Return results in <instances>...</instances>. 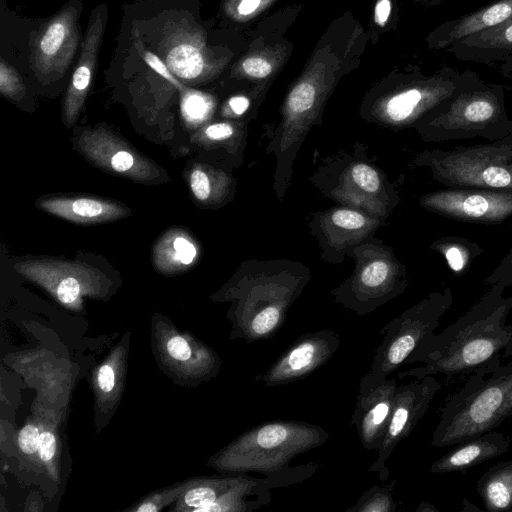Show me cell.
Here are the masks:
<instances>
[{"instance_id": "6da1fadb", "label": "cell", "mask_w": 512, "mask_h": 512, "mask_svg": "<svg viewBox=\"0 0 512 512\" xmlns=\"http://www.w3.org/2000/svg\"><path fill=\"white\" fill-rule=\"evenodd\" d=\"M492 284L455 322L443 331L428 336L409 355L404 364L423 365L399 373L400 378L443 374L447 377L470 375L482 368L500 364V353L512 339V294Z\"/></svg>"}, {"instance_id": "7a4b0ae2", "label": "cell", "mask_w": 512, "mask_h": 512, "mask_svg": "<svg viewBox=\"0 0 512 512\" xmlns=\"http://www.w3.org/2000/svg\"><path fill=\"white\" fill-rule=\"evenodd\" d=\"M310 278L309 267L300 261H243L222 291V297L232 303V335L247 343L273 337Z\"/></svg>"}, {"instance_id": "3957f363", "label": "cell", "mask_w": 512, "mask_h": 512, "mask_svg": "<svg viewBox=\"0 0 512 512\" xmlns=\"http://www.w3.org/2000/svg\"><path fill=\"white\" fill-rule=\"evenodd\" d=\"M413 129L425 142L442 143L476 137L489 142L502 139L512 133L505 87L485 82L469 70L462 88L416 122Z\"/></svg>"}, {"instance_id": "277c9868", "label": "cell", "mask_w": 512, "mask_h": 512, "mask_svg": "<svg viewBox=\"0 0 512 512\" xmlns=\"http://www.w3.org/2000/svg\"><path fill=\"white\" fill-rule=\"evenodd\" d=\"M512 416V361L470 374L446 402L431 437L437 448L494 430Z\"/></svg>"}, {"instance_id": "5b68a950", "label": "cell", "mask_w": 512, "mask_h": 512, "mask_svg": "<svg viewBox=\"0 0 512 512\" xmlns=\"http://www.w3.org/2000/svg\"><path fill=\"white\" fill-rule=\"evenodd\" d=\"M309 180L337 204L385 220L401 201L395 183L372 161L362 143L324 158Z\"/></svg>"}, {"instance_id": "8992f818", "label": "cell", "mask_w": 512, "mask_h": 512, "mask_svg": "<svg viewBox=\"0 0 512 512\" xmlns=\"http://www.w3.org/2000/svg\"><path fill=\"white\" fill-rule=\"evenodd\" d=\"M329 433L321 426L296 420H274L259 424L232 441L213 460L218 469L230 473H280L300 454L324 444Z\"/></svg>"}, {"instance_id": "52a82bcc", "label": "cell", "mask_w": 512, "mask_h": 512, "mask_svg": "<svg viewBox=\"0 0 512 512\" xmlns=\"http://www.w3.org/2000/svg\"><path fill=\"white\" fill-rule=\"evenodd\" d=\"M447 188L512 192V133L485 144L426 149L411 160Z\"/></svg>"}, {"instance_id": "ba28073f", "label": "cell", "mask_w": 512, "mask_h": 512, "mask_svg": "<svg viewBox=\"0 0 512 512\" xmlns=\"http://www.w3.org/2000/svg\"><path fill=\"white\" fill-rule=\"evenodd\" d=\"M348 256L355 261L354 269L331 290V296L356 315L374 312L408 287L407 267L382 240L372 236L354 247Z\"/></svg>"}, {"instance_id": "9c48e42d", "label": "cell", "mask_w": 512, "mask_h": 512, "mask_svg": "<svg viewBox=\"0 0 512 512\" xmlns=\"http://www.w3.org/2000/svg\"><path fill=\"white\" fill-rule=\"evenodd\" d=\"M468 74L469 69L458 71L449 66L431 75L414 74L368 100L361 108V116L392 131L413 128L421 118L452 98L465 84Z\"/></svg>"}, {"instance_id": "30bf717a", "label": "cell", "mask_w": 512, "mask_h": 512, "mask_svg": "<svg viewBox=\"0 0 512 512\" xmlns=\"http://www.w3.org/2000/svg\"><path fill=\"white\" fill-rule=\"evenodd\" d=\"M453 301L452 289L447 286L431 292L388 322L380 331L382 340L375 350L369 372L389 377L424 339L435 333Z\"/></svg>"}, {"instance_id": "8fae6325", "label": "cell", "mask_w": 512, "mask_h": 512, "mask_svg": "<svg viewBox=\"0 0 512 512\" xmlns=\"http://www.w3.org/2000/svg\"><path fill=\"white\" fill-rule=\"evenodd\" d=\"M76 145L90 163L105 172L148 185L169 180L155 162L102 125L83 129Z\"/></svg>"}, {"instance_id": "7c38bea8", "label": "cell", "mask_w": 512, "mask_h": 512, "mask_svg": "<svg viewBox=\"0 0 512 512\" xmlns=\"http://www.w3.org/2000/svg\"><path fill=\"white\" fill-rule=\"evenodd\" d=\"M387 220L338 204L309 214L308 228L322 261L340 264L356 246L374 236Z\"/></svg>"}, {"instance_id": "4fadbf2b", "label": "cell", "mask_w": 512, "mask_h": 512, "mask_svg": "<svg viewBox=\"0 0 512 512\" xmlns=\"http://www.w3.org/2000/svg\"><path fill=\"white\" fill-rule=\"evenodd\" d=\"M14 269L48 290L66 306L77 305L84 294H102L109 284L107 277L98 268L80 261L29 259L16 262Z\"/></svg>"}, {"instance_id": "5bb4252c", "label": "cell", "mask_w": 512, "mask_h": 512, "mask_svg": "<svg viewBox=\"0 0 512 512\" xmlns=\"http://www.w3.org/2000/svg\"><path fill=\"white\" fill-rule=\"evenodd\" d=\"M80 10L81 4L71 1L35 34L30 64L42 83L61 79L70 66L80 42Z\"/></svg>"}, {"instance_id": "9a60e30c", "label": "cell", "mask_w": 512, "mask_h": 512, "mask_svg": "<svg viewBox=\"0 0 512 512\" xmlns=\"http://www.w3.org/2000/svg\"><path fill=\"white\" fill-rule=\"evenodd\" d=\"M419 205L437 215L476 224H499L512 217V192L446 188L422 195Z\"/></svg>"}, {"instance_id": "2e32d148", "label": "cell", "mask_w": 512, "mask_h": 512, "mask_svg": "<svg viewBox=\"0 0 512 512\" xmlns=\"http://www.w3.org/2000/svg\"><path fill=\"white\" fill-rule=\"evenodd\" d=\"M440 389L441 384L434 376L397 386L393 411L369 472L377 473L383 481L387 479L389 471L385 466L386 460L396 446L411 434Z\"/></svg>"}, {"instance_id": "e0dca14e", "label": "cell", "mask_w": 512, "mask_h": 512, "mask_svg": "<svg viewBox=\"0 0 512 512\" xmlns=\"http://www.w3.org/2000/svg\"><path fill=\"white\" fill-rule=\"evenodd\" d=\"M340 341V335L329 329L303 334L255 380L266 387L301 380L324 366L336 353Z\"/></svg>"}, {"instance_id": "ac0fdd59", "label": "cell", "mask_w": 512, "mask_h": 512, "mask_svg": "<svg viewBox=\"0 0 512 512\" xmlns=\"http://www.w3.org/2000/svg\"><path fill=\"white\" fill-rule=\"evenodd\" d=\"M396 378L364 374L359 383L351 425L362 447L378 450L388 426L397 389Z\"/></svg>"}, {"instance_id": "d6986e66", "label": "cell", "mask_w": 512, "mask_h": 512, "mask_svg": "<svg viewBox=\"0 0 512 512\" xmlns=\"http://www.w3.org/2000/svg\"><path fill=\"white\" fill-rule=\"evenodd\" d=\"M106 21V4H100L90 14L89 25L81 44L80 56L64 96L62 120L67 128L72 127L78 120L88 96L97 66Z\"/></svg>"}, {"instance_id": "ffe728a7", "label": "cell", "mask_w": 512, "mask_h": 512, "mask_svg": "<svg viewBox=\"0 0 512 512\" xmlns=\"http://www.w3.org/2000/svg\"><path fill=\"white\" fill-rule=\"evenodd\" d=\"M164 63L178 78L199 82L213 76L217 65L211 61L204 41L182 26L173 29L163 42Z\"/></svg>"}, {"instance_id": "44dd1931", "label": "cell", "mask_w": 512, "mask_h": 512, "mask_svg": "<svg viewBox=\"0 0 512 512\" xmlns=\"http://www.w3.org/2000/svg\"><path fill=\"white\" fill-rule=\"evenodd\" d=\"M36 206L46 213L76 224H100L131 214L122 203L94 196L53 195L39 198Z\"/></svg>"}, {"instance_id": "7402d4cb", "label": "cell", "mask_w": 512, "mask_h": 512, "mask_svg": "<svg viewBox=\"0 0 512 512\" xmlns=\"http://www.w3.org/2000/svg\"><path fill=\"white\" fill-rule=\"evenodd\" d=\"M512 17V0H496L458 18L443 22L427 38L431 49H448L478 32L496 27Z\"/></svg>"}, {"instance_id": "603a6c76", "label": "cell", "mask_w": 512, "mask_h": 512, "mask_svg": "<svg viewBox=\"0 0 512 512\" xmlns=\"http://www.w3.org/2000/svg\"><path fill=\"white\" fill-rule=\"evenodd\" d=\"M511 439L491 430L455 445L436 460L430 468L434 474L465 473L469 469L494 459L510 449Z\"/></svg>"}, {"instance_id": "cb8c5ba5", "label": "cell", "mask_w": 512, "mask_h": 512, "mask_svg": "<svg viewBox=\"0 0 512 512\" xmlns=\"http://www.w3.org/2000/svg\"><path fill=\"white\" fill-rule=\"evenodd\" d=\"M446 50L462 61L483 65L512 64V17L496 27L474 33Z\"/></svg>"}, {"instance_id": "d4e9b609", "label": "cell", "mask_w": 512, "mask_h": 512, "mask_svg": "<svg viewBox=\"0 0 512 512\" xmlns=\"http://www.w3.org/2000/svg\"><path fill=\"white\" fill-rule=\"evenodd\" d=\"M186 179L193 199L202 207L218 208L235 197L237 181L226 169L194 163Z\"/></svg>"}, {"instance_id": "484cf974", "label": "cell", "mask_w": 512, "mask_h": 512, "mask_svg": "<svg viewBox=\"0 0 512 512\" xmlns=\"http://www.w3.org/2000/svg\"><path fill=\"white\" fill-rule=\"evenodd\" d=\"M200 245L185 229L173 227L166 230L155 242L152 261L163 274H175L188 270L199 260Z\"/></svg>"}, {"instance_id": "4316f807", "label": "cell", "mask_w": 512, "mask_h": 512, "mask_svg": "<svg viewBox=\"0 0 512 512\" xmlns=\"http://www.w3.org/2000/svg\"><path fill=\"white\" fill-rule=\"evenodd\" d=\"M247 122L223 120L207 123L191 136V142L206 150H223L233 167L244 161L247 144Z\"/></svg>"}, {"instance_id": "83f0119b", "label": "cell", "mask_w": 512, "mask_h": 512, "mask_svg": "<svg viewBox=\"0 0 512 512\" xmlns=\"http://www.w3.org/2000/svg\"><path fill=\"white\" fill-rule=\"evenodd\" d=\"M476 489L485 511H512V460L491 466L478 479Z\"/></svg>"}, {"instance_id": "f1b7e54d", "label": "cell", "mask_w": 512, "mask_h": 512, "mask_svg": "<svg viewBox=\"0 0 512 512\" xmlns=\"http://www.w3.org/2000/svg\"><path fill=\"white\" fill-rule=\"evenodd\" d=\"M241 475L242 473H237L232 477L188 481L186 488L178 497L174 510L203 512L235 485Z\"/></svg>"}, {"instance_id": "f546056e", "label": "cell", "mask_w": 512, "mask_h": 512, "mask_svg": "<svg viewBox=\"0 0 512 512\" xmlns=\"http://www.w3.org/2000/svg\"><path fill=\"white\" fill-rule=\"evenodd\" d=\"M430 248L443 255L454 272H462L481 255L482 248L460 236H444L430 244Z\"/></svg>"}, {"instance_id": "4dcf8cb0", "label": "cell", "mask_w": 512, "mask_h": 512, "mask_svg": "<svg viewBox=\"0 0 512 512\" xmlns=\"http://www.w3.org/2000/svg\"><path fill=\"white\" fill-rule=\"evenodd\" d=\"M216 108L215 98L205 92L184 87L180 91V112L189 129H199L210 121Z\"/></svg>"}, {"instance_id": "1f68e13d", "label": "cell", "mask_w": 512, "mask_h": 512, "mask_svg": "<svg viewBox=\"0 0 512 512\" xmlns=\"http://www.w3.org/2000/svg\"><path fill=\"white\" fill-rule=\"evenodd\" d=\"M374 485L366 490L360 499L347 512H394L396 502L392 496V487Z\"/></svg>"}, {"instance_id": "d6a6232c", "label": "cell", "mask_w": 512, "mask_h": 512, "mask_svg": "<svg viewBox=\"0 0 512 512\" xmlns=\"http://www.w3.org/2000/svg\"><path fill=\"white\" fill-rule=\"evenodd\" d=\"M275 69V60L268 54L259 52L243 58L236 72L247 79L263 80L268 78Z\"/></svg>"}, {"instance_id": "836d02e7", "label": "cell", "mask_w": 512, "mask_h": 512, "mask_svg": "<svg viewBox=\"0 0 512 512\" xmlns=\"http://www.w3.org/2000/svg\"><path fill=\"white\" fill-rule=\"evenodd\" d=\"M0 92L11 100H20L25 94V86L18 72L3 59L0 61Z\"/></svg>"}, {"instance_id": "e575fe53", "label": "cell", "mask_w": 512, "mask_h": 512, "mask_svg": "<svg viewBox=\"0 0 512 512\" xmlns=\"http://www.w3.org/2000/svg\"><path fill=\"white\" fill-rule=\"evenodd\" d=\"M273 0H225L226 14L237 21L247 20L265 9Z\"/></svg>"}, {"instance_id": "d590c367", "label": "cell", "mask_w": 512, "mask_h": 512, "mask_svg": "<svg viewBox=\"0 0 512 512\" xmlns=\"http://www.w3.org/2000/svg\"><path fill=\"white\" fill-rule=\"evenodd\" d=\"M187 486V482L180 484L171 489L163 490L157 494H154L152 497L147 498L143 502H141L137 507H135L134 511H143V512H155L161 510L164 506L169 505L175 499L181 495L184 489Z\"/></svg>"}, {"instance_id": "8d00e7d4", "label": "cell", "mask_w": 512, "mask_h": 512, "mask_svg": "<svg viewBox=\"0 0 512 512\" xmlns=\"http://www.w3.org/2000/svg\"><path fill=\"white\" fill-rule=\"evenodd\" d=\"M484 284H497L504 288L512 287V245L499 264L484 280Z\"/></svg>"}, {"instance_id": "74e56055", "label": "cell", "mask_w": 512, "mask_h": 512, "mask_svg": "<svg viewBox=\"0 0 512 512\" xmlns=\"http://www.w3.org/2000/svg\"><path fill=\"white\" fill-rule=\"evenodd\" d=\"M251 107V100L246 95H234L223 105L221 116L225 120L244 121V117Z\"/></svg>"}, {"instance_id": "f35d334b", "label": "cell", "mask_w": 512, "mask_h": 512, "mask_svg": "<svg viewBox=\"0 0 512 512\" xmlns=\"http://www.w3.org/2000/svg\"><path fill=\"white\" fill-rule=\"evenodd\" d=\"M137 48L147 65L151 67L163 79L167 80L179 91L185 87V85H183V83L178 80L176 76L169 70L164 61L160 59L156 54L151 51L144 50L141 46H137Z\"/></svg>"}, {"instance_id": "ab89813d", "label": "cell", "mask_w": 512, "mask_h": 512, "mask_svg": "<svg viewBox=\"0 0 512 512\" xmlns=\"http://www.w3.org/2000/svg\"><path fill=\"white\" fill-rule=\"evenodd\" d=\"M40 433L34 424L25 425L18 433L17 441L20 450L27 455L35 454L39 448Z\"/></svg>"}, {"instance_id": "60d3db41", "label": "cell", "mask_w": 512, "mask_h": 512, "mask_svg": "<svg viewBox=\"0 0 512 512\" xmlns=\"http://www.w3.org/2000/svg\"><path fill=\"white\" fill-rule=\"evenodd\" d=\"M165 346L167 353L174 360L184 362L190 360L193 356L190 343L180 335L171 336Z\"/></svg>"}, {"instance_id": "b9f144b4", "label": "cell", "mask_w": 512, "mask_h": 512, "mask_svg": "<svg viewBox=\"0 0 512 512\" xmlns=\"http://www.w3.org/2000/svg\"><path fill=\"white\" fill-rule=\"evenodd\" d=\"M56 437L50 430H42L40 433V441L38 453L40 459L44 463H49L56 453Z\"/></svg>"}, {"instance_id": "7bdbcfd3", "label": "cell", "mask_w": 512, "mask_h": 512, "mask_svg": "<svg viewBox=\"0 0 512 512\" xmlns=\"http://www.w3.org/2000/svg\"><path fill=\"white\" fill-rule=\"evenodd\" d=\"M115 371L112 365L106 363L102 365L97 373V384L99 389L104 393H109L115 385Z\"/></svg>"}, {"instance_id": "ee69618b", "label": "cell", "mask_w": 512, "mask_h": 512, "mask_svg": "<svg viewBox=\"0 0 512 512\" xmlns=\"http://www.w3.org/2000/svg\"><path fill=\"white\" fill-rule=\"evenodd\" d=\"M391 0H378L375 6L374 19L379 26H385L391 13Z\"/></svg>"}, {"instance_id": "f6af8a7d", "label": "cell", "mask_w": 512, "mask_h": 512, "mask_svg": "<svg viewBox=\"0 0 512 512\" xmlns=\"http://www.w3.org/2000/svg\"><path fill=\"white\" fill-rule=\"evenodd\" d=\"M415 511L416 512H438V509L431 503L421 502Z\"/></svg>"}, {"instance_id": "bcb514c9", "label": "cell", "mask_w": 512, "mask_h": 512, "mask_svg": "<svg viewBox=\"0 0 512 512\" xmlns=\"http://www.w3.org/2000/svg\"><path fill=\"white\" fill-rule=\"evenodd\" d=\"M460 510L463 512L480 511V509L475 504L469 502V500L467 498L463 499L462 508Z\"/></svg>"}, {"instance_id": "7dc6e473", "label": "cell", "mask_w": 512, "mask_h": 512, "mask_svg": "<svg viewBox=\"0 0 512 512\" xmlns=\"http://www.w3.org/2000/svg\"><path fill=\"white\" fill-rule=\"evenodd\" d=\"M501 73L512 81V64L501 66Z\"/></svg>"}, {"instance_id": "c3c4849f", "label": "cell", "mask_w": 512, "mask_h": 512, "mask_svg": "<svg viewBox=\"0 0 512 512\" xmlns=\"http://www.w3.org/2000/svg\"><path fill=\"white\" fill-rule=\"evenodd\" d=\"M504 357L512 356V339L503 351Z\"/></svg>"}, {"instance_id": "681fc988", "label": "cell", "mask_w": 512, "mask_h": 512, "mask_svg": "<svg viewBox=\"0 0 512 512\" xmlns=\"http://www.w3.org/2000/svg\"><path fill=\"white\" fill-rule=\"evenodd\" d=\"M423 1L428 2L430 5H438L442 2H444L445 0H423Z\"/></svg>"}, {"instance_id": "f907efd6", "label": "cell", "mask_w": 512, "mask_h": 512, "mask_svg": "<svg viewBox=\"0 0 512 512\" xmlns=\"http://www.w3.org/2000/svg\"><path fill=\"white\" fill-rule=\"evenodd\" d=\"M512 88V87H511Z\"/></svg>"}]
</instances>
